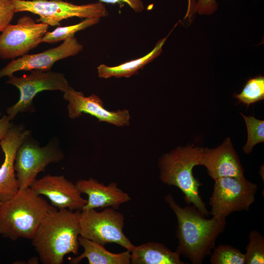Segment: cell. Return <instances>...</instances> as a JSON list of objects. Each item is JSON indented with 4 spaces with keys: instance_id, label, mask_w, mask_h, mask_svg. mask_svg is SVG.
Here are the masks:
<instances>
[{
    "instance_id": "17",
    "label": "cell",
    "mask_w": 264,
    "mask_h": 264,
    "mask_svg": "<svg viewBox=\"0 0 264 264\" xmlns=\"http://www.w3.org/2000/svg\"><path fill=\"white\" fill-rule=\"evenodd\" d=\"M180 255L163 243L148 242L134 246L131 252L132 264H185Z\"/></svg>"
},
{
    "instance_id": "22",
    "label": "cell",
    "mask_w": 264,
    "mask_h": 264,
    "mask_svg": "<svg viewBox=\"0 0 264 264\" xmlns=\"http://www.w3.org/2000/svg\"><path fill=\"white\" fill-rule=\"evenodd\" d=\"M234 97L249 106L264 99V77L261 75L249 79L242 92Z\"/></svg>"
},
{
    "instance_id": "15",
    "label": "cell",
    "mask_w": 264,
    "mask_h": 264,
    "mask_svg": "<svg viewBox=\"0 0 264 264\" xmlns=\"http://www.w3.org/2000/svg\"><path fill=\"white\" fill-rule=\"evenodd\" d=\"M198 165L205 166L214 180L222 177H244L243 168L229 137L217 148H202Z\"/></svg>"
},
{
    "instance_id": "23",
    "label": "cell",
    "mask_w": 264,
    "mask_h": 264,
    "mask_svg": "<svg viewBox=\"0 0 264 264\" xmlns=\"http://www.w3.org/2000/svg\"><path fill=\"white\" fill-rule=\"evenodd\" d=\"M248 238L244 254L245 264H264V237L259 231L253 230L250 232Z\"/></svg>"
},
{
    "instance_id": "24",
    "label": "cell",
    "mask_w": 264,
    "mask_h": 264,
    "mask_svg": "<svg viewBox=\"0 0 264 264\" xmlns=\"http://www.w3.org/2000/svg\"><path fill=\"white\" fill-rule=\"evenodd\" d=\"M243 116L247 131V140L242 150L245 154L250 153L254 146L264 141V121L252 116Z\"/></svg>"
},
{
    "instance_id": "18",
    "label": "cell",
    "mask_w": 264,
    "mask_h": 264,
    "mask_svg": "<svg viewBox=\"0 0 264 264\" xmlns=\"http://www.w3.org/2000/svg\"><path fill=\"white\" fill-rule=\"evenodd\" d=\"M78 241L84 251L81 255L72 258L71 264H79L84 259H87L89 264H131V252L128 250L113 253L107 250L103 245L80 235Z\"/></svg>"
},
{
    "instance_id": "3",
    "label": "cell",
    "mask_w": 264,
    "mask_h": 264,
    "mask_svg": "<svg viewBox=\"0 0 264 264\" xmlns=\"http://www.w3.org/2000/svg\"><path fill=\"white\" fill-rule=\"evenodd\" d=\"M56 209L31 187L20 189L0 206V235L12 241L31 240L43 220Z\"/></svg>"
},
{
    "instance_id": "11",
    "label": "cell",
    "mask_w": 264,
    "mask_h": 264,
    "mask_svg": "<svg viewBox=\"0 0 264 264\" xmlns=\"http://www.w3.org/2000/svg\"><path fill=\"white\" fill-rule=\"evenodd\" d=\"M31 132L22 125H13L0 140L4 158L0 167V202L3 203L12 198L20 190L15 170L17 151Z\"/></svg>"
},
{
    "instance_id": "4",
    "label": "cell",
    "mask_w": 264,
    "mask_h": 264,
    "mask_svg": "<svg viewBox=\"0 0 264 264\" xmlns=\"http://www.w3.org/2000/svg\"><path fill=\"white\" fill-rule=\"evenodd\" d=\"M202 149L191 145L178 147L163 154L158 161L159 178L164 184L179 188L187 204L191 203L203 214L209 216L210 212L199 193V187L203 183L193 173V168L198 165Z\"/></svg>"
},
{
    "instance_id": "9",
    "label": "cell",
    "mask_w": 264,
    "mask_h": 264,
    "mask_svg": "<svg viewBox=\"0 0 264 264\" xmlns=\"http://www.w3.org/2000/svg\"><path fill=\"white\" fill-rule=\"evenodd\" d=\"M64 158V154L54 141L40 147L38 141L28 136L19 148L15 161V170L20 189L29 187L36 180L47 165L58 163Z\"/></svg>"
},
{
    "instance_id": "20",
    "label": "cell",
    "mask_w": 264,
    "mask_h": 264,
    "mask_svg": "<svg viewBox=\"0 0 264 264\" xmlns=\"http://www.w3.org/2000/svg\"><path fill=\"white\" fill-rule=\"evenodd\" d=\"M100 18H87L77 24L66 26H59L51 32L47 31L42 38L41 43L54 44L60 41H64L74 37V34L78 31L85 30L98 23Z\"/></svg>"
},
{
    "instance_id": "6",
    "label": "cell",
    "mask_w": 264,
    "mask_h": 264,
    "mask_svg": "<svg viewBox=\"0 0 264 264\" xmlns=\"http://www.w3.org/2000/svg\"><path fill=\"white\" fill-rule=\"evenodd\" d=\"M80 235L103 245L115 243L132 251L134 245L123 233V215L111 207L101 212L95 209L80 212Z\"/></svg>"
},
{
    "instance_id": "28",
    "label": "cell",
    "mask_w": 264,
    "mask_h": 264,
    "mask_svg": "<svg viewBox=\"0 0 264 264\" xmlns=\"http://www.w3.org/2000/svg\"><path fill=\"white\" fill-rule=\"evenodd\" d=\"M11 121V120L7 115H4L1 116V113L0 111V140L13 125Z\"/></svg>"
},
{
    "instance_id": "5",
    "label": "cell",
    "mask_w": 264,
    "mask_h": 264,
    "mask_svg": "<svg viewBox=\"0 0 264 264\" xmlns=\"http://www.w3.org/2000/svg\"><path fill=\"white\" fill-rule=\"evenodd\" d=\"M214 180L209 202L212 217L224 220L233 212L249 210L255 200L257 184L244 176L222 177Z\"/></svg>"
},
{
    "instance_id": "19",
    "label": "cell",
    "mask_w": 264,
    "mask_h": 264,
    "mask_svg": "<svg viewBox=\"0 0 264 264\" xmlns=\"http://www.w3.org/2000/svg\"><path fill=\"white\" fill-rule=\"evenodd\" d=\"M171 32L167 37L159 41L153 50L143 57L114 66H109L104 64L99 65L97 67L99 77L107 79L111 77L129 78L133 75L161 53L162 46Z\"/></svg>"
},
{
    "instance_id": "14",
    "label": "cell",
    "mask_w": 264,
    "mask_h": 264,
    "mask_svg": "<svg viewBox=\"0 0 264 264\" xmlns=\"http://www.w3.org/2000/svg\"><path fill=\"white\" fill-rule=\"evenodd\" d=\"M63 97L68 102L67 108L70 119H75L83 113H87L96 117L99 121L106 122L116 126L129 125L130 115L128 110L109 111L104 108L101 98L95 94L85 96L82 92L76 91L69 87L64 92Z\"/></svg>"
},
{
    "instance_id": "10",
    "label": "cell",
    "mask_w": 264,
    "mask_h": 264,
    "mask_svg": "<svg viewBox=\"0 0 264 264\" xmlns=\"http://www.w3.org/2000/svg\"><path fill=\"white\" fill-rule=\"evenodd\" d=\"M48 26L28 16L20 18L15 24H9L0 35V59H15L28 54L41 43Z\"/></svg>"
},
{
    "instance_id": "30",
    "label": "cell",
    "mask_w": 264,
    "mask_h": 264,
    "mask_svg": "<svg viewBox=\"0 0 264 264\" xmlns=\"http://www.w3.org/2000/svg\"><path fill=\"white\" fill-rule=\"evenodd\" d=\"M1 203L0 202V206L1 205Z\"/></svg>"
},
{
    "instance_id": "12",
    "label": "cell",
    "mask_w": 264,
    "mask_h": 264,
    "mask_svg": "<svg viewBox=\"0 0 264 264\" xmlns=\"http://www.w3.org/2000/svg\"><path fill=\"white\" fill-rule=\"evenodd\" d=\"M83 45L73 37L54 48L33 54H25L13 59L0 69V78L10 76L18 71H49L55 62L74 56L82 50Z\"/></svg>"
},
{
    "instance_id": "29",
    "label": "cell",
    "mask_w": 264,
    "mask_h": 264,
    "mask_svg": "<svg viewBox=\"0 0 264 264\" xmlns=\"http://www.w3.org/2000/svg\"><path fill=\"white\" fill-rule=\"evenodd\" d=\"M192 1H191V0H189V5H188V9H190V8H191V7H192Z\"/></svg>"
},
{
    "instance_id": "13",
    "label": "cell",
    "mask_w": 264,
    "mask_h": 264,
    "mask_svg": "<svg viewBox=\"0 0 264 264\" xmlns=\"http://www.w3.org/2000/svg\"><path fill=\"white\" fill-rule=\"evenodd\" d=\"M30 187L36 194L47 197L51 205L58 210L81 211L87 202L76 184L63 175H45L36 179Z\"/></svg>"
},
{
    "instance_id": "2",
    "label": "cell",
    "mask_w": 264,
    "mask_h": 264,
    "mask_svg": "<svg viewBox=\"0 0 264 264\" xmlns=\"http://www.w3.org/2000/svg\"><path fill=\"white\" fill-rule=\"evenodd\" d=\"M80 210L56 209L41 222L32 244L44 264H62L65 256L78 254Z\"/></svg>"
},
{
    "instance_id": "1",
    "label": "cell",
    "mask_w": 264,
    "mask_h": 264,
    "mask_svg": "<svg viewBox=\"0 0 264 264\" xmlns=\"http://www.w3.org/2000/svg\"><path fill=\"white\" fill-rule=\"evenodd\" d=\"M164 200L177 218L176 252L193 264H202L215 247L217 238L226 227V220L213 217L208 219L194 205H179L171 194L166 195Z\"/></svg>"
},
{
    "instance_id": "27",
    "label": "cell",
    "mask_w": 264,
    "mask_h": 264,
    "mask_svg": "<svg viewBox=\"0 0 264 264\" xmlns=\"http://www.w3.org/2000/svg\"><path fill=\"white\" fill-rule=\"evenodd\" d=\"M217 7L216 0H198L196 6V10L200 14L211 13Z\"/></svg>"
},
{
    "instance_id": "7",
    "label": "cell",
    "mask_w": 264,
    "mask_h": 264,
    "mask_svg": "<svg viewBox=\"0 0 264 264\" xmlns=\"http://www.w3.org/2000/svg\"><path fill=\"white\" fill-rule=\"evenodd\" d=\"M15 13L29 12L38 15L37 21L48 26H59L60 22L74 17L101 18L108 15L105 6L100 2L76 5L63 0H10Z\"/></svg>"
},
{
    "instance_id": "8",
    "label": "cell",
    "mask_w": 264,
    "mask_h": 264,
    "mask_svg": "<svg viewBox=\"0 0 264 264\" xmlns=\"http://www.w3.org/2000/svg\"><path fill=\"white\" fill-rule=\"evenodd\" d=\"M6 84L15 86L20 91L19 100L6 110L12 120L19 113H32L35 111L33 99L44 90L66 91L70 87L65 75L61 72L33 70L29 74L21 77H8Z\"/></svg>"
},
{
    "instance_id": "26",
    "label": "cell",
    "mask_w": 264,
    "mask_h": 264,
    "mask_svg": "<svg viewBox=\"0 0 264 264\" xmlns=\"http://www.w3.org/2000/svg\"><path fill=\"white\" fill-rule=\"evenodd\" d=\"M101 3L127 4L136 12H141L144 9V5L141 0H99Z\"/></svg>"
},
{
    "instance_id": "25",
    "label": "cell",
    "mask_w": 264,
    "mask_h": 264,
    "mask_svg": "<svg viewBox=\"0 0 264 264\" xmlns=\"http://www.w3.org/2000/svg\"><path fill=\"white\" fill-rule=\"evenodd\" d=\"M15 13L10 0H0V32H2L12 21Z\"/></svg>"
},
{
    "instance_id": "21",
    "label": "cell",
    "mask_w": 264,
    "mask_h": 264,
    "mask_svg": "<svg viewBox=\"0 0 264 264\" xmlns=\"http://www.w3.org/2000/svg\"><path fill=\"white\" fill-rule=\"evenodd\" d=\"M210 255L212 264H245L244 254L231 245L220 244L215 246Z\"/></svg>"
},
{
    "instance_id": "16",
    "label": "cell",
    "mask_w": 264,
    "mask_h": 264,
    "mask_svg": "<svg viewBox=\"0 0 264 264\" xmlns=\"http://www.w3.org/2000/svg\"><path fill=\"white\" fill-rule=\"evenodd\" d=\"M75 184L80 192L88 197L82 210L107 207L116 210L120 205L131 200L129 194L120 189L116 182L106 185L90 177L88 179H79Z\"/></svg>"
}]
</instances>
